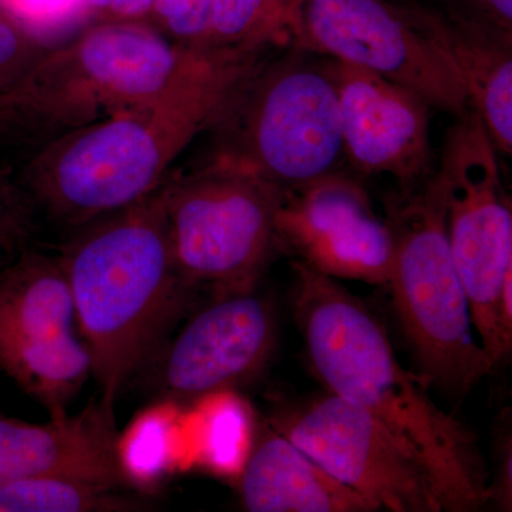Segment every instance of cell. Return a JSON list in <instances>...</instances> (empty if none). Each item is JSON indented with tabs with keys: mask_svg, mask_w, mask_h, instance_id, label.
Returning <instances> with one entry per match:
<instances>
[{
	"mask_svg": "<svg viewBox=\"0 0 512 512\" xmlns=\"http://www.w3.org/2000/svg\"><path fill=\"white\" fill-rule=\"evenodd\" d=\"M295 0H214L211 45L215 49L266 50L284 46Z\"/></svg>",
	"mask_w": 512,
	"mask_h": 512,
	"instance_id": "cell-19",
	"label": "cell"
},
{
	"mask_svg": "<svg viewBox=\"0 0 512 512\" xmlns=\"http://www.w3.org/2000/svg\"><path fill=\"white\" fill-rule=\"evenodd\" d=\"M35 210L13 175L0 171V268L23 252Z\"/></svg>",
	"mask_w": 512,
	"mask_h": 512,
	"instance_id": "cell-23",
	"label": "cell"
},
{
	"mask_svg": "<svg viewBox=\"0 0 512 512\" xmlns=\"http://www.w3.org/2000/svg\"><path fill=\"white\" fill-rule=\"evenodd\" d=\"M284 46L379 74L454 117L470 109L456 69L421 28L412 0H295Z\"/></svg>",
	"mask_w": 512,
	"mask_h": 512,
	"instance_id": "cell-9",
	"label": "cell"
},
{
	"mask_svg": "<svg viewBox=\"0 0 512 512\" xmlns=\"http://www.w3.org/2000/svg\"><path fill=\"white\" fill-rule=\"evenodd\" d=\"M207 420V440H205V454L211 464L220 468L239 466L244 464L245 454H242L241 444L244 437V413L239 410L238 404L228 403L224 409L212 413Z\"/></svg>",
	"mask_w": 512,
	"mask_h": 512,
	"instance_id": "cell-25",
	"label": "cell"
},
{
	"mask_svg": "<svg viewBox=\"0 0 512 512\" xmlns=\"http://www.w3.org/2000/svg\"><path fill=\"white\" fill-rule=\"evenodd\" d=\"M271 302L256 291L218 296L171 343L157 386L170 402L227 392L265 369L275 349Z\"/></svg>",
	"mask_w": 512,
	"mask_h": 512,
	"instance_id": "cell-13",
	"label": "cell"
},
{
	"mask_svg": "<svg viewBox=\"0 0 512 512\" xmlns=\"http://www.w3.org/2000/svg\"><path fill=\"white\" fill-rule=\"evenodd\" d=\"M154 0H82L86 18L99 22H146Z\"/></svg>",
	"mask_w": 512,
	"mask_h": 512,
	"instance_id": "cell-27",
	"label": "cell"
},
{
	"mask_svg": "<svg viewBox=\"0 0 512 512\" xmlns=\"http://www.w3.org/2000/svg\"><path fill=\"white\" fill-rule=\"evenodd\" d=\"M386 212L394 241L387 288L421 375L450 392L467 393L493 369L474 336L466 289L451 254L440 170L416 187L400 188Z\"/></svg>",
	"mask_w": 512,
	"mask_h": 512,
	"instance_id": "cell-5",
	"label": "cell"
},
{
	"mask_svg": "<svg viewBox=\"0 0 512 512\" xmlns=\"http://www.w3.org/2000/svg\"><path fill=\"white\" fill-rule=\"evenodd\" d=\"M281 194L282 188L212 163L168 178L165 218L181 282L207 286L215 298L256 291L279 251Z\"/></svg>",
	"mask_w": 512,
	"mask_h": 512,
	"instance_id": "cell-7",
	"label": "cell"
},
{
	"mask_svg": "<svg viewBox=\"0 0 512 512\" xmlns=\"http://www.w3.org/2000/svg\"><path fill=\"white\" fill-rule=\"evenodd\" d=\"M266 52L229 94L210 130L208 163L292 188L338 170V93L326 57L282 46Z\"/></svg>",
	"mask_w": 512,
	"mask_h": 512,
	"instance_id": "cell-4",
	"label": "cell"
},
{
	"mask_svg": "<svg viewBox=\"0 0 512 512\" xmlns=\"http://www.w3.org/2000/svg\"><path fill=\"white\" fill-rule=\"evenodd\" d=\"M113 404L92 399L77 414L28 423L0 416V487L25 478H79L121 487Z\"/></svg>",
	"mask_w": 512,
	"mask_h": 512,
	"instance_id": "cell-15",
	"label": "cell"
},
{
	"mask_svg": "<svg viewBox=\"0 0 512 512\" xmlns=\"http://www.w3.org/2000/svg\"><path fill=\"white\" fill-rule=\"evenodd\" d=\"M292 268L293 312L320 382L412 447L439 481L450 512L487 507L488 478L473 431L437 406L426 377L404 369L379 320L338 279L298 259Z\"/></svg>",
	"mask_w": 512,
	"mask_h": 512,
	"instance_id": "cell-2",
	"label": "cell"
},
{
	"mask_svg": "<svg viewBox=\"0 0 512 512\" xmlns=\"http://www.w3.org/2000/svg\"><path fill=\"white\" fill-rule=\"evenodd\" d=\"M495 471L493 481L487 484V505L500 511L512 510V434L510 410L501 414L495 439Z\"/></svg>",
	"mask_w": 512,
	"mask_h": 512,
	"instance_id": "cell-26",
	"label": "cell"
},
{
	"mask_svg": "<svg viewBox=\"0 0 512 512\" xmlns=\"http://www.w3.org/2000/svg\"><path fill=\"white\" fill-rule=\"evenodd\" d=\"M421 28L446 53L468 106L483 120L498 153L512 154V32L450 9L412 2Z\"/></svg>",
	"mask_w": 512,
	"mask_h": 512,
	"instance_id": "cell-16",
	"label": "cell"
},
{
	"mask_svg": "<svg viewBox=\"0 0 512 512\" xmlns=\"http://www.w3.org/2000/svg\"><path fill=\"white\" fill-rule=\"evenodd\" d=\"M204 50L174 45L148 22H99L52 47L16 89L57 134L156 99Z\"/></svg>",
	"mask_w": 512,
	"mask_h": 512,
	"instance_id": "cell-6",
	"label": "cell"
},
{
	"mask_svg": "<svg viewBox=\"0 0 512 512\" xmlns=\"http://www.w3.org/2000/svg\"><path fill=\"white\" fill-rule=\"evenodd\" d=\"M50 49L0 6V97L12 93Z\"/></svg>",
	"mask_w": 512,
	"mask_h": 512,
	"instance_id": "cell-22",
	"label": "cell"
},
{
	"mask_svg": "<svg viewBox=\"0 0 512 512\" xmlns=\"http://www.w3.org/2000/svg\"><path fill=\"white\" fill-rule=\"evenodd\" d=\"M338 93L343 154L357 173L390 175L402 190L436 171L429 103L379 74L328 59Z\"/></svg>",
	"mask_w": 512,
	"mask_h": 512,
	"instance_id": "cell-14",
	"label": "cell"
},
{
	"mask_svg": "<svg viewBox=\"0 0 512 512\" xmlns=\"http://www.w3.org/2000/svg\"><path fill=\"white\" fill-rule=\"evenodd\" d=\"M174 406L141 414L120 434L117 453L124 480L137 487L156 485L174 467Z\"/></svg>",
	"mask_w": 512,
	"mask_h": 512,
	"instance_id": "cell-20",
	"label": "cell"
},
{
	"mask_svg": "<svg viewBox=\"0 0 512 512\" xmlns=\"http://www.w3.org/2000/svg\"><path fill=\"white\" fill-rule=\"evenodd\" d=\"M446 183L447 234L471 320L491 369L507 359L501 301L512 282V210L498 151L468 109L448 130L439 167Z\"/></svg>",
	"mask_w": 512,
	"mask_h": 512,
	"instance_id": "cell-8",
	"label": "cell"
},
{
	"mask_svg": "<svg viewBox=\"0 0 512 512\" xmlns=\"http://www.w3.org/2000/svg\"><path fill=\"white\" fill-rule=\"evenodd\" d=\"M0 369L50 417L92 375L69 282L57 259L22 252L0 268Z\"/></svg>",
	"mask_w": 512,
	"mask_h": 512,
	"instance_id": "cell-10",
	"label": "cell"
},
{
	"mask_svg": "<svg viewBox=\"0 0 512 512\" xmlns=\"http://www.w3.org/2000/svg\"><path fill=\"white\" fill-rule=\"evenodd\" d=\"M212 12L214 0H154L146 22L174 45L210 50Z\"/></svg>",
	"mask_w": 512,
	"mask_h": 512,
	"instance_id": "cell-21",
	"label": "cell"
},
{
	"mask_svg": "<svg viewBox=\"0 0 512 512\" xmlns=\"http://www.w3.org/2000/svg\"><path fill=\"white\" fill-rule=\"evenodd\" d=\"M0 6L42 40L49 30L86 18L82 0H0Z\"/></svg>",
	"mask_w": 512,
	"mask_h": 512,
	"instance_id": "cell-24",
	"label": "cell"
},
{
	"mask_svg": "<svg viewBox=\"0 0 512 512\" xmlns=\"http://www.w3.org/2000/svg\"><path fill=\"white\" fill-rule=\"evenodd\" d=\"M269 50H205L156 99L47 144L16 177L33 210L82 228L146 198Z\"/></svg>",
	"mask_w": 512,
	"mask_h": 512,
	"instance_id": "cell-1",
	"label": "cell"
},
{
	"mask_svg": "<svg viewBox=\"0 0 512 512\" xmlns=\"http://www.w3.org/2000/svg\"><path fill=\"white\" fill-rule=\"evenodd\" d=\"M279 249L320 274L387 286L394 241L362 184L339 170L282 190L275 218Z\"/></svg>",
	"mask_w": 512,
	"mask_h": 512,
	"instance_id": "cell-12",
	"label": "cell"
},
{
	"mask_svg": "<svg viewBox=\"0 0 512 512\" xmlns=\"http://www.w3.org/2000/svg\"><path fill=\"white\" fill-rule=\"evenodd\" d=\"M269 426L343 484L390 512H450L433 471L362 407L329 393Z\"/></svg>",
	"mask_w": 512,
	"mask_h": 512,
	"instance_id": "cell-11",
	"label": "cell"
},
{
	"mask_svg": "<svg viewBox=\"0 0 512 512\" xmlns=\"http://www.w3.org/2000/svg\"><path fill=\"white\" fill-rule=\"evenodd\" d=\"M237 484L239 501L251 512L380 511L271 426L249 448Z\"/></svg>",
	"mask_w": 512,
	"mask_h": 512,
	"instance_id": "cell-17",
	"label": "cell"
},
{
	"mask_svg": "<svg viewBox=\"0 0 512 512\" xmlns=\"http://www.w3.org/2000/svg\"><path fill=\"white\" fill-rule=\"evenodd\" d=\"M109 484L79 478L42 476L0 487V512L134 511L143 504L123 497Z\"/></svg>",
	"mask_w": 512,
	"mask_h": 512,
	"instance_id": "cell-18",
	"label": "cell"
},
{
	"mask_svg": "<svg viewBox=\"0 0 512 512\" xmlns=\"http://www.w3.org/2000/svg\"><path fill=\"white\" fill-rule=\"evenodd\" d=\"M167 180L136 204L79 228L57 258L100 399L113 406L124 384L150 359L188 291L168 241Z\"/></svg>",
	"mask_w": 512,
	"mask_h": 512,
	"instance_id": "cell-3",
	"label": "cell"
},
{
	"mask_svg": "<svg viewBox=\"0 0 512 512\" xmlns=\"http://www.w3.org/2000/svg\"><path fill=\"white\" fill-rule=\"evenodd\" d=\"M444 2L447 5L446 9L512 32V0H444Z\"/></svg>",
	"mask_w": 512,
	"mask_h": 512,
	"instance_id": "cell-28",
	"label": "cell"
}]
</instances>
